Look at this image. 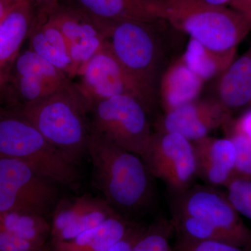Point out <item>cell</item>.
Returning <instances> with one entry per match:
<instances>
[{"label":"cell","mask_w":251,"mask_h":251,"mask_svg":"<svg viewBox=\"0 0 251 251\" xmlns=\"http://www.w3.org/2000/svg\"><path fill=\"white\" fill-rule=\"evenodd\" d=\"M87 152L96 187L119 214L135 212L150 204L153 177L139 155L117 146L92 128Z\"/></svg>","instance_id":"obj_1"},{"label":"cell","mask_w":251,"mask_h":251,"mask_svg":"<svg viewBox=\"0 0 251 251\" xmlns=\"http://www.w3.org/2000/svg\"><path fill=\"white\" fill-rule=\"evenodd\" d=\"M103 23L106 41L112 53L131 80L150 113L156 103L163 76L164 52L155 29L158 22L122 20Z\"/></svg>","instance_id":"obj_2"},{"label":"cell","mask_w":251,"mask_h":251,"mask_svg":"<svg viewBox=\"0 0 251 251\" xmlns=\"http://www.w3.org/2000/svg\"><path fill=\"white\" fill-rule=\"evenodd\" d=\"M158 18L218 52L237 49L251 31L249 18L237 10L201 0H150Z\"/></svg>","instance_id":"obj_3"},{"label":"cell","mask_w":251,"mask_h":251,"mask_svg":"<svg viewBox=\"0 0 251 251\" xmlns=\"http://www.w3.org/2000/svg\"><path fill=\"white\" fill-rule=\"evenodd\" d=\"M14 112L30 122L50 143L75 163L87 152L91 130L88 108L74 82Z\"/></svg>","instance_id":"obj_4"},{"label":"cell","mask_w":251,"mask_h":251,"mask_svg":"<svg viewBox=\"0 0 251 251\" xmlns=\"http://www.w3.org/2000/svg\"><path fill=\"white\" fill-rule=\"evenodd\" d=\"M0 157L24 162L55 184L70 188L78 186L76 163L16 112L0 115Z\"/></svg>","instance_id":"obj_5"},{"label":"cell","mask_w":251,"mask_h":251,"mask_svg":"<svg viewBox=\"0 0 251 251\" xmlns=\"http://www.w3.org/2000/svg\"><path fill=\"white\" fill-rule=\"evenodd\" d=\"M91 128L117 146L141 156L153 133L150 112L130 95H118L91 103Z\"/></svg>","instance_id":"obj_6"},{"label":"cell","mask_w":251,"mask_h":251,"mask_svg":"<svg viewBox=\"0 0 251 251\" xmlns=\"http://www.w3.org/2000/svg\"><path fill=\"white\" fill-rule=\"evenodd\" d=\"M171 214L195 218L220 234L225 242L251 251V232L244 226L237 211L212 186H192L173 195Z\"/></svg>","instance_id":"obj_7"},{"label":"cell","mask_w":251,"mask_h":251,"mask_svg":"<svg viewBox=\"0 0 251 251\" xmlns=\"http://www.w3.org/2000/svg\"><path fill=\"white\" fill-rule=\"evenodd\" d=\"M140 157L152 177L161 180L173 195L191 188L197 177L193 144L178 133H153Z\"/></svg>","instance_id":"obj_8"},{"label":"cell","mask_w":251,"mask_h":251,"mask_svg":"<svg viewBox=\"0 0 251 251\" xmlns=\"http://www.w3.org/2000/svg\"><path fill=\"white\" fill-rule=\"evenodd\" d=\"M55 184L24 162L0 157V213L27 211L44 215L57 197Z\"/></svg>","instance_id":"obj_9"},{"label":"cell","mask_w":251,"mask_h":251,"mask_svg":"<svg viewBox=\"0 0 251 251\" xmlns=\"http://www.w3.org/2000/svg\"><path fill=\"white\" fill-rule=\"evenodd\" d=\"M72 84L67 74L28 49L21 52L16 58L1 92L7 89L8 96L15 104L14 110H16L42 100Z\"/></svg>","instance_id":"obj_10"},{"label":"cell","mask_w":251,"mask_h":251,"mask_svg":"<svg viewBox=\"0 0 251 251\" xmlns=\"http://www.w3.org/2000/svg\"><path fill=\"white\" fill-rule=\"evenodd\" d=\"M44 20L53 23L67 39L75 77H77L106 41L103 23L92 18L78 6L66 7L59 4L48 13Z\"/></svg>","instance_id":"obj_11"},{"label":"cell","mask_w":251,"mask_h":251,"mask_svg":"<svg viewBox=\"0 0 251 251\" xmlns=\"http://www.w3.org/2000/svg\"><path fill=\"white\" fill-rule=\"evenodd\" d=\"M77 77L78 81L74 85L87 108L93 102L118 95L132 96L142 102L138 91L106 41Z\"/></svg>","instance_id":"obj_12"},{"label":"cell","mask_w":251,"mask_h":251,"mask_svg":"<svg viewBox=\"0 0 251 251\" xmlns=\"http://www.w3.org/2000/svg\"><path fill=\"white\" fill-rule=\"evenodd\" d=\"M117 214L105 200L88 195L64 200L54 210L50 225L52 244L74 239Z\"/></svg>","instance_id":"obj_13"},{"label":"cell","mask_w":251,"mask_h":251,"mask_svg":"<svg viewBox=\"0 0 251 251\" xmlns=\"http://www.w3.org/2000/svg\"><path fill=\"white\" fill-rule=\"evenodd\" d=\"M229 120L230 115L214 99L196 100L165 112L158 130L178 133L195 142Z\"/></svg>","instance_id":"obj_14"},{"label":"cell","mask_w":251,"mask_h":251,"mask_svg":"<svg viewBox=\"0 0 251 251\" xmlns=\"http://www.w3.org/2000/svg\"><path fill=\"white\" fill-rule=\"evenodd\" d=\"M30 0H21L0 24V92L7 80L13 64L35 23Z\"/></svg>","instance_id":"obj_15"},{"label":"cell","mask_w":251,"mask_h":251,"mask_svg":"<svg viewBox=\"0 0 251 251\" xmlns=\"http://www.w3.org/2000/svg\"><path fill=\"white\" fill-rule=\"evenodd\" d=\"M196 154L197 176L208 186H225L233 178L236 150L229 138L206 137L192 142Z\"/></svg>","instance_id":"obj_16"},{"label":"cell","mask_w":251,"mask_h":251,"mask_svg":"<svg viewBox=\"0 0 251 251\" xmlns=\"http://www.w3.org/2000/svg\"><path fill=\"white\" fill-rule=\"evenodd\" d=\"M217 77L214 99L229 115L251 106V45Z\"/></svg>","instance_id":"obj_17"},{"label":"cell","mask_w":251,"mask_h":251,"mask_svg":"<svg viewBox=\"0 0 251 251\" xmlns=\"http://www.w3.org/2000/svg\"><path fill=\"white\" fill-rule=\"evenodd\" d=\"M203 82L186 67L181 57L173 62L163 74L158 89L165 112L198 100Z\"/></svg>","instance_id":"obj_18"},{"label":"cell","mask_w":251,"mask_h":251,"mask_svg":"<svg viewBox=\"0 0 251 251\" xmlns=\"http://www.w3.org/2000/svg\"><path fill=\"white\" fill-rule=\"evenodd\" d=\"M28 39L29 50L67 74L71 80L75 77L69 44L53 23L48 20L35 21Z\"/></svg>","instance_id":"obj_19"},{"label":"cell","mask_w":251,"mask_h":251,"mask_svg":"<svg viewBox=\"0 0 251 251\" xmlns=\"http://www.w3.org/2000/svg\"><path fill=\"white\" fill-rule=\"evenodd\" d=\"M134 227L117 214L70 240L54 243L53 251H108Z\"/></svg>","instance_id":"obj_20"},{"label":"cell","mask_w":251,"mask_h":251,"mask_svg":"<svg viewBox=\"0 0 251 251\" xmlns=\"http://www.w3.org/2000/svg\"><path fill=\"white\" fill-rule=\"evenodd\" d=\"M77 6L102 22L133 20L146 23L162 21L150 0H76Z\"/></svg>","instance_id":"obj_21"},{"label":"cell","mask_w":251,"mask_h":251,"mask_svg":"<svg viewBox=\"0 0 251 251\" xmlns=\"http://www.w3.org/2000/svg\"><path fill=\"white\" fill-rule=\"evenodd\" d=\"M181 57L186 67L204 82L217 77L229 67L237 57V49L218 52L191 39Z\"/></svg>","instance_id":"obj_22"},{"label":"cell","mask_w":251,"mask_h":251,"mask_svg":"<svg viewBox=\"0 0 251 251\" xmlns=\"http://www.w3.org/2000/svg\"><path fill=\"white\" fill-rule=\"evenodd\" d=\"M0 229L44 247L50 234V225L44 215L27 211L0 213Z\"/></svg>","instance_id":"obj_23"},{"label":"cell","mask_w":251,"mask_h":251,"mask_svg":"<svg viewBox=\"0 0 251 251\" xmlns=\"http://www.w3.org/2000/svg\"><path fill=\"white\" fill-rule=\"evenodd\" d=\"M171 224H157L143 229L135 241L132 251H173L170 243Z\"/></svg>","instance_id":"obj_24"},{"label":"cell","mask_w":251,"mask_h":251,"mask_svg":"<svg viewBox=\"0 0 251 251\" xmlns=\"http://www.w3.org/2000/svg\"><path fill=\"white\" fill-rule=\"evenodd\" d=\"M227 187L229 203L238 214L251 221V179L233 178Z\"/></svg>","instance_id":"obj_25"},{"label":"cell","mask_w":251,"mask_h":251,"mask_svg":"<svg viewBox=\"0 0 251 251\" xmlns=\"http://www.w3.org/2000/svg\"><path fill=\"white\" fill-rule=\"evenodd\" d=\"M234 143L236 150V161L234 173L242 179L251 178V140L238 132L232 130L228 137Z\"/></svg>","instance_id":"obj_26"},{"label":"cell","mask_w":251,"mask_h":251,"mask_svg":"<svg viewBox=\"0 0 251 251\" xmlns=\"http://www.w3.org/2000/svg\"><path fill=\"white\" fill-rule=\"evenodd\" d=\"M176 251H247L229 243L216 240H195L179 237Z\"/></svg>","instance_id":"obj_27"},{"label":"cell","mask_w":251,"mask_h":251,"mask_svg":"<svg viewBox=\"0 0 251 251\" xmlns=\"http://www.w3.org/2000/svg\"><path fill=\"white\" fill-rule=\"evenodd\" d=\"M44 247L0 229V251H42Z\"/></svg>","instance_id":"obj_28"},{"label":"cell","mask_w":251,"mask_h":251,"mask_svg":"<svg viewBox=\"0 0 251 251\" xmlns=\"http://www.w3.org/2000/svg\"><path fill=\"white\" fill-rule=\"evenodd\" d=\"M232 130L245 135L251 140V108L238 119Z\"/></svg>","instance_id":"obj_29"},{"label":"cell","mask_w":251,"mask_h":251,"mask_svg":"<svg viewBox=\"0 0 251 251\" xmlns=\"http://www.w3.org/2000/svg\"><path fill=\"white\" fill-rule=\"evenodd\" d=\"M142 230V229H133L127 237L115 244L108 251H132L135 241L138 239Z\"/></svg>","instance_id":"obj_30"},{"label":"cell","mask_w":251,"mask_h":251,"mask_svg":"<svg viewBox=\"0 0 251 251\" xmlns=\"http://www.w3.org/2000/svg\"><path fill=\"white\" fill-rule=\"evenodd\" d=\"M31 2L34 1L37 6H40V12L38 14L36 20L38 21H42L45 19L46 15L50 11L54 6L58 4L60 0H30Z\"/></svg>","instance_id":"obj_31"},{"label":"cell","mask_w":251,"mask_h":251,"mask_svg":"<svg viewBox=\"0 0 251 251\" xmlns=\"http://www.w3.org/2000/svg\"><path fill=\"white\" fill-rule=\"evenodd\" d=\"M21 0H0V24L13 7Z\"/></svg>","instance_id":"obj_32"},{"label":"cell","mask_w":251,"mask_h":251,"mask_svg":"<svg viewBox=\"0 0 251 251\" xmlns=\"http://www.w3.org/2000/svg\"><path fill=\"white\" fill-rule=\"evenodd\" d=\"M229 6L232 9L239 11L244 8L251 6V0H232Z\"/></svg>","instance_id":"obj_33"},{"label":"cell","mask_w":251,"mask_h":251,"mask_svg":"<svg viewBox=\"0 0 251 251\" xmlns=\"http://www.w3.org/2000/svg\"><path fill=\"white\" fill-rule=\"evenodd\" d=\"M206 4L216 6H226V5L229 4L232 0H201Z\"/></svg>","instance_id":"obj_34"},{"label":"cell","mask_w":251,"mask_h":251,"mask_svg":"<svg viewBox=\"0 0 251 251\" xmlns=\"http://www.w3.org/2000/svg\"><path fill=\"white\" fill-rule=\"evenodd\" d=\"M239 11V12L242 13L243 14L245 15L251 22V6L244 8V9L239 10V11Z\"/></svg>","instance_id":"obj_35"},{"label":"cell","mask_w":251,"mask_h":251,"mask_svg":"<svg viewBox=\"0 0 251 251\" xmlns=\"http://www.w3.org/2000/svg\"></svg>","instance_id":"obj_36"}]
</instances>
